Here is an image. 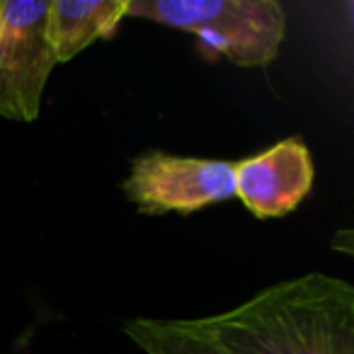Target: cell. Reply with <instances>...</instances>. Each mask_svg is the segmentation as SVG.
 <instances>
[{
	"mask_svg": "<svg viewBox=\"0 0 354 354\" xmlns=\"http://www.w3.org/2000/svg\"><path fill=\"white\" fill-rule=\"evenodd\" d=\"M185 323L223 354H354V286L308 272Z\"/></svg>",
	"mask_w": 354,
	"mask_h": 354,
	"instance_id": "obj_1",
	"label": "cell"
},
{
	"mask_svg": "<svg viewBox=\"0 0 354 354\" xmlns=\"http://www.w3.org/2000/svg\"><path fill=\"white\" fill-rule=\"evenodd\" d=\"M127 17L189 32L204 49L243 68H265L286 35L277 0H129Z\"/></svg>",
	"mask_w": 354,
	"mask_h": 354,
	"instance_id": "obj_2",
	"label": "cell"
},
{
	"mask_svg": "<svg viewBox=\"0 0 354 354\" xmlns=\"http://www.w3.org/2000/svg\"><path fill=\"white\" fill-rule=\"evenodd\" d=\"M49 0H0V117L35 122L56 66L46 39Z\"/></svg>",
	"mask_w": 354,
	"mask_h": 354,
	"instance_id": "obj_3",
	"label": "cell"
},
{
	"mask_svg": "<svg viewBox=\"0 0 354 354\" xmlns=\"http://www.w3.org/2000/svg\"><path fill=\"white\" fill-rule=\"evenodd\" d=\"M124 194L143 214H192L233 197V162L143 153L131 162Z\"/></svg>",
	"mask_w": 354,
	"mask_h": 354,
	"instance_id": "obj_4",
	"label": "cell"
},
{
	"mask_svg": "<svg viewBox=\"0 0 354 354\" xmlns=\"http://www.w3.org/2000/svg\"><path fill=\"white\" fill-rule=\"evenodd\" d=\"M313 160L301 138L291 136L267 151L233 162V197L257 218L291 214L313 187Z\"/></svg>",
	"mask_w": 354,
	"mask_h": 354,
	"instance_id": "obj_5",
	"label": "cell"
},
{
	"mask_svg": "<svg viewBox=\"0 0 354 354\" xmlns=\"http://www.w3.org/2000/svg\"><path fill=\"white\" fill-rule=\"evenodd\" d=\"M127 6L129 0H49L46 39L56 64H68L93 41L112 37Z\"/></svg>",
	"mask_w": 354,
	"mask_h": 354,
	"instance_id": "obj_6",
	"label": "cell"
},
{
	"mask_svg": "<svg viewBox=\"0 0 354 354\" xmlns=\"http://www.w3.org/2000/svg\"><path fill=\"white\" fill-rule=\"evenodd\" d=\"M124 333L146 354H223L185 320L136 318L124 323Z\"/></svg>",
	"mask_w": 354,
	"mask_h": 354,
	"instance_id": "obj_7",
	"label": "cell"
}]
</instances>
